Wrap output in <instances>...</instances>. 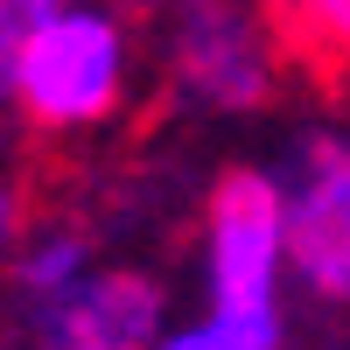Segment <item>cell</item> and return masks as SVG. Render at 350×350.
<instances>
[{
    "label": "cell",
    "instance_id": "3957f363",
    "mask_svg": "<svg viewBox=\"0 0 350 350\" xmlns=\"http://www.w3.org/2000/svg\"><path fill=\"white\" fill-rule=\"evenodd\" d=\"M168 77L203 105H267L280 77V49L267 36V14L245 8H183L168 36Z\"/></svg>",
    "mask_w": 350,
    "mask_h": 350
},
{
    "label": "cell",
    "instance_id": "6da1fadb",
    "mask_svg": "<svg viewBox=\"0 0 350 350\" xmlns=\"http://www.w3.org/2000/svg\"><path fill=\"white\" fill-rule=\"evenodd\" d=\"M8 84H14V105L28 112V126H42V133L98 126L126 84L120 14L49 8V0L42 8L36 0L8 8Z\"/></svg>",
    "mask_w": 350,
    "mask_h": 350
},
{
    "label": "cell",
    "instance_id": "7a4b0ae2",
    "mask_svg": "<svg viewBox=\"0 0 350 350\" xmlns=\"http://www.w3.org/2000/svg\"><path fill=\"white\" fill-rule=\"evenodd\" d=\"M280 245H287V196L273 175L231 168L211 189V350H280Z\"/></svg>",
    "mask_w": 350,
    "mask_h": 350
},
{
    "label": "cell",
    "instance_id": "8992f818",
    "mask_svg": "<svg viewBox=\"0 0 350 350\" xmlns=\"http://www.w3.org/2000/svg\"><path fill=\"white\" fill-rule=\"evenodd\" d=\"M259 14L280 49V70H295L323 98H350V0H280Z\"/></svg>",
    "mask_w": 350,
    "mask_h": 350
},
{
    "label": "cell",
    "instance_id": "ba28073f",
    "mask_svg": "<svg viewBox=\"0 0 350 350\" xmlns=\"http://www.w3.org/2000/svg\"><path fill=\"white\" fill-rule=\"evenodd\" d=\"M161 350H211V336H203V329H189V336H175V343H161Z\"/></svg>",
    "mask_w": 350,
    "mask_h": 350
},
{
    "label": "cell",
    "instance_id": "5b68a950",
    "mask_svg": "<svg viewBox=\"0 0 350 350\" xmlns=\"http://www.w3.org/2000/svg\"><path fill=\"white\" fill-rule=\"evenodd\" d=\"M154 323H161V280L112 267L77 280L70 295L42 301V350H154Z\"/></svg>",
    "mask_w": 350,
    "mask_h": 350
},
{
    "label": "cell",
    "instance_id": "52a82bcc",
    "mask_svg": "<svg viewBox=\"0 0 350 350\" xmlns=\"http://www.w3.org/2000/svg\"><path fill=\"white\" fill-rule=\"evenodd\" d=\"M77 267H84V239H77V231H56V239H42L36 252H28L21 259V280L28 287H36V295H70V287H77Z\"/></svg>",
    "mask_w": 350,
    "mask_h": 350
},
{
    "label": "cell",
    "instance_id": "277c9868",
    "mask_svg": "<svg viewBox=\"0 0 350 350\" xmlns=\"http://www.w3.org/2000/svg\"><path fill=\"white\" fill-rule=\"evenodd\" d=\"M287 259L323 301H350V140L336 133L301 148L287 196Z\"/></svg>",
    "mask_w": 350,
    "mask_h": 350
}]
</instances>
